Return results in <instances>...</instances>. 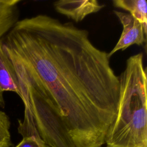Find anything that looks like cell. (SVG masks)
<instances>
[{"mask_svg":"<svg viewBox=\"0 0 147 147\" xmlns=\"http://www.w3.org/2000/svg\"><path fill=\"white\" fill-rule=\"evenodd\" d=\"M113 5L127 10L147 29V3L146 0H114Z\"/></svg>","mask_w":147,"mask_h":147,"instance_id":"obj_7","label":"cell"},{"mask_svg":"<svg viewBox=\"0 0 147 147\" xmlns=\"http://www.w3.org/2000/svg\"><path fill=\"white\" fill-rule=\"evenodd\" d=\"M13 92L18 95L17 79L11 63L3 51L0 40V93Z\"/></svg>","mask_w":147,"mask_h":147,"instance_id":"obj_6","label":"cell"},{"mask_svg":"<svg viewBox=\"0 0 147 147\" xmlns=\"http://www.w3.org/2000/svg\"><path fill=\"white\" fill-rule=\"evenodd\" d=\"M20 0H0V40L19 20L18 4ZM3 94L0 93V106L4 108Z\"/></svg>","mask_w":147,"mask_h":147,"instance_id":"obj_5","label":"cell"},{"mask_svg":"<svg viewBox=\"0 0 147 147\" xmlns=\"http://www.w3.org/2000/svg\"><path fill=\"white\" fill-rule=\"evenodd\" d=\"M114 13L122 25L123 30L117 44L108 53L109 58L116 52L124 51L131 45H143L146 42L147 32V29H145L142 24L129 13L117 10L114 11Z\"/></svg>","mask_w":147,"mask_h":147,"instance_id":"obj_3","label":"cell"},{"mask_svg":"<svg viewBox=\"0 0 147 147\" xmlns=\"http://www.w3.org/2000/svg\"><path fill=\"white\" fill-rule=\"evenodd\" d=\"M16 147H50L38 134L22 137V141Z\"/></svg>","mask_w":147,"mask_h":147,"instance_id":"obj_9","label":"cell"},{"mask_svg":"<svg viewBox=\"0 0 147 147\" xmlns=\"http://www.w3.org/2000/svg\"><path fill=\"white\" fill-rule=\"evenodd\" d=\"M53 6L58 13L78 22L88 15L100 11L104 5L96 0H60L54 2Z\"/></svg>","mask_w":147,"mask_h":147,"instance_id":"obj_4","label":"cell"},{"mask_svg":"<svg viewBox=\"0 0 147 147\" xmlns=\"http://www.w3.org/2000/svg\"><path fill=\"white\" fill-rule=\"evenodd\" d=\"M106 147H109V146H106Z\"/></svg>","mask_w":147,"mask_h":147,"instance_id":"obj_10","label":"cell"},{"mask_svg":"<svg viewBox=\"0 0 147 147\" xmlns=\"http://www.w3.org/2000/svg\"><path fill=\"white\" fill-rule=\"evenodd\" d=\"M119 81L117 113L106 146L147 147V78L142 53L127 59Z\"/></svg>","mask_w":147,"mask_h":147,"instance_id":"obj_2","label":"cell"},{"mask_svg":"<svg viewBox=\"0 0 147 147\" xmlns=\"http://www.w3.org/2000/svg\"><path fill=\"white\" fill-rule=\"evenodd\" d=\"M24 107L21 136L50 147H100L117 113L119 76L87 30L40 14L18 20L1 40Z\"/></svg>","mask_w":147,"mask_h":147,"instance_id":"obj_1","label":"cell"},{"mask_svg":"<svg viewBox=\"0 0 147 147\" xmlns=\"http://www.w3.org/2000/svg\"><path fill=\"white\" fill-rule=\"evenodd\" d=\"M10 121L9 116L0 110V147H11L13 145L10 132Z\"/></svg>","mask_w":147,"mask_h":147,"instance_id":"obj_8","label":"cell"}]
</instances>
